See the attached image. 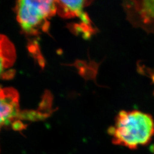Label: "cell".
Returning <instances> with one entry per match:
<instances>
[{
    "label": "cell",
    "instance_id": "cell-2",
    "mask_svg": "<svg viewBox=\"0 0 154 154\" xmlns=\"http://www.w3.org/2000/svg\"><path fill=\"white\" fill-rule=\"evenodd\" d=\"M57 11L55 1L21 0L17 2V21L23 30L29 34L45 31L49 20Z\"/></svg>",
    "mask_w": 154,
    "mask_h": 154
},
{
    "label": "cell",
    "instance_id": "cell-3",
    "mask_svg": "<svg viewBox=\"0 0 154 154\" xmlns=\"http://www.w3.org/2000/svg\"><path fill=\"white\" fill-rule=\"evenodd\" d=\"M122 6L133 27L154 34V0H126Z\"/></svg>",
    "mask_w": 154,
    "mask_h": 154
},
{
    "label": "cell",
    "instance_id": "cell-6",
    "mask_svg": "<svg viewBox=\"0 0 154 154\" xmlns=\"http://www.w3.org/2000/svg\"><path fill=\"white\" fill-rule=\"evenodd\" d=\"M16 57V50L11 41L0 34V77L13 65Z\"/></svg>",
    "mask_w": 154,
    "mask_h": 154
},
{
    "label": "cell",
    "instance_id": "cell-1",
    "mask_svg": "<svg viewBox=\"0 0 154 154\" xmlns=\"http://www.w3.org/2000/svg\"><path fill=\"white\" fill-rule=\"evenodd\" d=\"M108 132L114 144L137 149L148 145L154 138V118L139 110H121Z\"/></svg>",
    "mask_w": 154,
    "mask_h": 154
},
{
    "label": "cell",
    "instance_id": "cell-4",
    "mask_svg": "<svg viewBox=\"0 0 154 154\" xmlns=\"http://www.w3.org/2000/svg\"><path fill=\"white\" fill-rule=\"evenodd\" d=\"M37 116L36 114H22L20 109L19 95L11 88L0 87V128L13 124L18 127L17 122L25 119L24 116Z\"/></svg>",
    "mask_w": 154,
    "mask_h": 154
},
{
    "label": "cell",
    "instance_id": "cell-5",
    "mask_svg": "<svg viewBox=\"0 0 154 154\" xmlns=\"http://www.w3.org/2000/svg\"><path fill=\"white\" fill-rule=\"evenodd\" d=\"M84 1H57V11L64 18H71L79 17L82 23L86 26H90V20L84 12L83 9L86 6Z\"/></svg>",
    "mask_w": 154,
    "mask_h": 154
}]
</instances>
